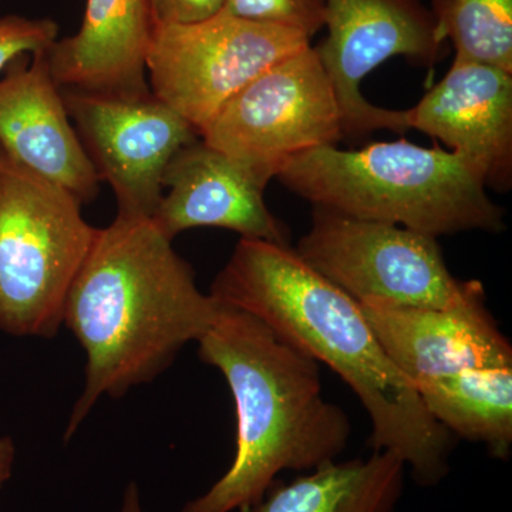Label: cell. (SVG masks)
Instances as JSON below:
<instances>
[{"label": "cell", "mask_w": 512, "mask_h": 512, "mask_svg": "<svg viewBox=\"0 0 512 512\" xmlns=\"http://www.w3.org/2000/svg\"><path fill=\"white\" fill-rule=\"evenodd\" d=\"M210 295L262 320L342 377L369 416V446L396 454L414 483L436 487L448 476L456 437L433 419L414 384L386 355L359 303L306 264L295 248L239 239Z\"/></svg>", "instance_id": "obj_1"}, {"label": "cell", "mask_w": 512, "mask_h": 512, "mask_svg": "<svg viewBox=\"0 0 512 512\" xmlns=\"http://www.w3.org/2000/svg\"><path fill=\"white\" fill-rule=\"evenodd\" d=\"M217 309L150 218L116 215L106 228H97L64 302L63 326L87 359L83 393L64 441L101 397L121 399L160 376L185 345L201 338Z\"/></svg>", "instance_id": "obj_2"}, {"label": "cell", "mask_w": 512, "mask_h": 512, "mask_svg": "<svg viewBox=\"0 0 512 512\" xmlns=\"http://www.w3.org/2000/svg\"><path fill=\"white\" fill-rule=\"evenodd\" d=\"M198 357L227 380L237 447L227 473L181 512H239L258 503L284 471H312L348 447V414L323 396L316 360L244 311L218 303Z\"/></svg>", "instance_id": "obj_3"}, {"label": "cell", "mask_w": 512, "mask_h": 512, "mask_svg": "<svg viewBox=\"0 0 512 512\" xmlns=\"http://www.w3.org/2000/svg\"><path fill=\"white\" fill-rule=\"evenodd\" d=\"M276 178L313 207L431 237L505 229L504 211L463 157L404 138L359 150L313 148L292 158Z\"/></svg>", "instance_id": "obj_4"}, {"label": "cell", "mask_w": 512, "mask_h": 512, "mask_svg": "<svg viewBox=\"0 0 512 512\" xmlns=\"http://www.w3.org/2000/svg\"><path fill=\"white\" fill-rule=\"evenodd\" d=\"M66 188L0 148V332L52 339L97 228Z\"/></svg>", "instance_id": "obj_5"}, {"label": "cell", "mask_w": 512, "mask_h": 512, "mask_svg": "<svg viewBox=\"0 0 512 512\" xmlns=\"http://www.w3.org/2000/svg\"><path fill=\"white\" fill-rule=\"evenodd\" d=\"M437 239L313 207L311 228L295 251L357 303L447 309L484 295L481 282L451 274Z\"/></svg>", "instance_id": "obj_6"}, {"label": "cell", "mask_w": 512, "mask_h": 512, "mask_svg": "<svg viewBox=\"0 0 512 512\" xmlns=\"http://www.w3.org/2000/svg\"><path fill=\"white\" fill-rule=\"evenodd\" d=\"M262 187L292 158L345 137L329 76L312 45L256 76L200 133Z\"/></svg>", "instance_id": "obj_7"}, {"label": "cell", "mask_w": 512, "mask_h": 512, "mask_svg": "<svg viewBox=\"0 0 512 512\" xmlns=\"http://www.w3.org/2000/svg\"><path fill=\"white\" fill-rule=\"evenodd\" d=\"M309 45L311 39L295 30L249 22L224 10L191 25L153 23L148 87L200 134L256 76Z\"/></svg>", "instance_id": "obj_8"}, {"label": "cell", "mask_w": 512, "mask_h": 512, "mask_svg": "<svg viewBox=\"0 0 512 512\" xmlns=\"http://www.w3.org/2000/svg\"><path fill=\"white\" fill-rule=\"evenodd\" d=\"M77 136L100 181L117 201V215L153 218L163 177L175 154L200 134L153 93L141 97L62 89Z\"/></svg>", "instance_id": "obj_9"}, {"label": "cell", "mask_w": 512, "mask_h": 512, "mask_svg": "<svg viewBox=\"0 0 512 512\" xmlns=\"http://www.w3.org/2000/svg\"><path fill=\"white\" fill-rule=\"evenodd\" d=\"M325 28L328 37L315 50L335 90L345 136L409 130L404 110L373 106L362 82L392 57L426 66L440 59L443 42L431 10L420 0H325Z\"/></svg>", "instance_id": "obj_10"}, {"label": "cell", "mask_w": 512, "mask_h": 512, "mask_svg": "<svg viewBox=\"0 0 512 512\" xmlns=\"http://www.w3.org/2000/svg\"><path fill=\"white\" fill-rule=\"evenodd\" d=\"M407 127L463 157L485 187L512 185V73L456 56L453 66L413 107Z\"/></svg>", "instance_id": "obj_11"}, {"label": "cell", "mask_w": 512, "mask_h": 512, "mask_svg": "<svg viewBox=\"0 0 512 512\" xmlns=\"http://www.w3.org/2000/svg\"><path fill=\"white\" fill-rule=\"evenodd\" d=\"M0 148L83 205L99 195V175L74 130L46 52L13 60L0 76Z\"/></svg>", "instance_id": "obj_12"}, {"label": "cell", "mask_w": 512, "mask_h": 512, "mask_svg": "<svg viewBox=\"0 0 512 512\" xmlns=\"http://www.w3.org/2000/svg\"><path fill=\"white\" fill-rule=\"evenodd\" d=\"M394 366L410 382L464 370L512 366L511 343L485 305L484 295L447 309L359 303Z\"/></svg>", "instance_id": "obj_13"}, {"label": "cell", "mask_w": 512, "mask_h": 512, "mask_svg": "<svg viewBox=\"0 0 512 512\" xmlns=\"http://www.w3.org/2000/svg\"><path fill=\"white\" fill-rule=\"evenodd\" d=\"M264 191L247 170L200 137L168 164L151 221L170 241L188 229L222 228L241 238L289 245L288 228L269 211Z\"/></svg>", "instance_id": "obj_14"}, {"label": "cell", "mask_w": 512, "mask_h": 512, "mask_svg": "<svg viewBox=\"0 0 512 512\" xmlns=\"http://www.w3.org/2000/svg\"><path fill=\"white\" fill-rule=\"evenodd\" d=\"M151 33L148 0H87L79 32L46 50L50 73L60 89L147 96Z\"/></svg>", "instance_id": "obj_15"}, {"label": "cell", "mask_w": 512, "mask_h": 512, "mask_svg": "<svg viewBox=\"0 0 512 512\" xmlns=\"http://www.w3.org/2000/svg\"><path fill=\"white\" fill-rule=\"evenodd\" d=\"M406 470L389 451L330 461L291 483L275 481L258 503L239 512H396Z\"/></svg>", "instance_id": "obj_16"}, {"label": "cell", "mask_w": 512, "mask_h": 512, "mask_svg": "<svg viewBox=\"0 0 512 512\" xmlns=\"http://www.w3.org/2000/svg\"><path fill=\"white\" fill-rule=\"evenodd\" d=\"M431 416L454 437L484 444L498 460L512 448V366L464 370L414 383Z\"/></svg>", "instance_id": "obj_17"}, {"label": "cell", "mask_w": 512, "mask_h": 512, "mask_svg": "<svg viewBox=\"0 0 512 512\" xmlns=\"http://www.w3.org/2000/svg\"><path fill=\"white\" fill-rule=\"evenodd\" d=\"M430 10L456 56L512 73V0H431Z\"/></svg>", "instance_id": "obj_18"}, {"label": "cell", "mask_w": 512, "mask_h": 512, "mask_svg": "<svg viewBox=\"0 0 512 512\" xmlns=\"http://www.w3.org/2000/svg\"><path fill=\"white\" fill-rule=\"evenodd\" d=\"M222 10L249 22L295 30L309 39L325 28V0H225Z\"/></svg>", "instance_id": "obj_19"}, {"label": "cell", "mask_w": 512, "mask_h": 512, "mask_svg": "<svg viewBox=\"0 0 512 512\" xmlns=\"http://www.w3.org/2000/svg\"><path fill=\"white\" fill-rule=\"evenodd\" d=\"M57 36L59 26L55 20L3 16L0 18V74L19 57L46 52Z\"/></svg>", "instance_id": "obj_20"}, {"label": "cell", "mask_w": 512, "mask_h": 512, "mask_svg": "<svg viewBox=\"0 0 512 512\" xmlns=\"http://www.w3.org/2000/svg\"><path fill=\"white\" fill-rule=\"evenodd\" d=\"M151 19L158 25H191L214 18L225 0H148Z\"/></svg>", "instance_id": "obj_21"}, {"label": "cell", "mask_w": 512, "mask_h": 512, "mask_svg": "<svg viewBox=\"0 0 512 512\" xmlns=\"http://www.w3.org/2000/svg\"><path fill=\"white\" fill-rule=\"evenodd\" d=\"M16 461V446L9 436L0 431V490L13 474Z\"/></svg>", "instance_id": "obj_22"}, {"label": "cell", "mask_w": 512, "mask_h": 512, "mask_svg": "<svg viewBox=\"0 0 512 512\" xmlns=\"http://www.w3.org/2000/svg\"><path fill=\"white\" fill-rule=\"evenodd\" d=\"M117 512H148L144 507L140 487L136 481H130L121 497V504Z\"/></svg>", "instance_id": "obj_23"}]
</instances>
